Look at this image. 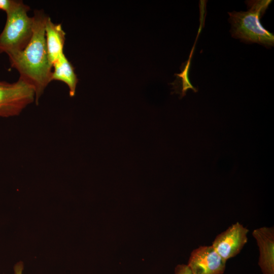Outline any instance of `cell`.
<instances>
[{"mask_svg":"<svg viewBox=\"0 0 274 274\" xmlns=\"http://www.w3.org/2000/svg\"><path fill=\"white\" fill-rule=\"evenodd\" d=\"M47 17L43 10H35L30 42L22 51L8 56L11 67L19 72L20 78L35 89L36 104L51 81L52 66L49 62L45 40Z\"/></svg>","mask_w":274,"mask_h":274,"instance_id":"6da1fadb","label":"cell"},{"mask_svg":"<svg viewBox=\"0 0 274 274\" xmlns=\"http://www.w3.org/2000/svg\"><path fill=\"white\" fill-rule=\"evenodd\" d=\"M271 2L270 0L250 1L246 2L247 11L228 12L232 36L246 43L273 46V35L265 29L260 21Z\"/></svg>","mask_w":274,"mask_h":274,"instance_id":"7a4b0ae2","label":"cell"},{"mask_svg":"<svg viewBox=\"0 0 274 274\" xmlns=\"http://www.w3.org/2000/svg\"><path fill=\"white\" fill-rule=\"evenodd\" d=\"M30 8L21 1L7 14V20L0 34V53L11 55L22 51L30 42L33 33V18L28 15Z\"/></svg>","mask_w":274,"mask_h":274,"instance_id":"3957f363","label":"cell"},{"mask_svg":"<svg viewBox=\"0 0 274 274\" xmlns=\"http://www.w3.org/2000/svg\"><path fill=\"white\" fill-rule=\"evenodd\" d=\"M36 99L33 87L19 77L14 83L0 81V117L17 116Z\"/></svg>","mask_w":274,"mask_h":274,"instance_id":"277c9868","label":"cell"},{"mask_svg":"<svg viewBox=\"0 0 274 274\" xmlns=\"http://www.w3.org/2000/svg\"><path fill=\"white\" fill-rule=\"evenodd\" d=\"M249 230L236 222L218 234L212 246L225 261L237 255L248 241Z\"/></svg>","mask_w":274,"mask_h":274,"instance_id":"5b68a950","label":"cell"},{"mask_svg":"<svg viewBox=\"0 0 274 274\" xmlns=\"http://www.w3.org/2000/svg\"><path fill=\"white\" fill-rule=\"evenodd\" d=\"M226 262L212 246H200L191 253L187 265L192 274H223Z\"/></svg>","mask_w":274,"mask_h":274,"instance_id":"8992f818","label":"cell"},{"mask_svg":"<svg viewBox=\"0 0 274 274\" xmlns=\"http://www.w3.org/2000/svg\"><path fill=\"white\" fill-rule=\"evenodd\" d=\"M252 234L259 248L258 264L263 274H274L273 227H262L254 230Z\"/></svg>","mask_w":274,"mask_h":274,"instance_id":"52a82bcc","label":"cell"},{"mask_svg":"<svg viewBox=\"0 0 274 274\" xmlns=\"http://www.w3.org/2000/svg\"><path fill=\"white\" fill-rule=\"evenodd\" d=\"M45 40L50 64L53 63L62 55L65 40V32L61 24L53 23L48 16L45 23Z\"/></svg>","mask_w":274,"mask_h":274,"instance_id":"ba28073f","label":"cell"},{"mask_svg":"<svg viewBox=\"0 0 274 274\" xmlns=\"http://www.w3.org/2000/svg\"><path fill=\"white\" fill-rule=\"evenodd\" d=\"M52 68L51 81L57 80L64 82L69 88L70 96H74L78 79L75 73L74 66L64 53L61 55L53 63Z\"/></svg>","mask_w":274,"mask_h":274,"instance_id":"9c48e42d","label":"cell"},{"mask_svg":"<svg viewBox=\"0 0 274 274\" xmlns=\"http://www.w3.org/2000/svg\"><path fill=\"white\" fill-rule=\"evenodd\" d=\"M20 2L21 1L0 0V10L7 14L16 8Z\"/></svg>","mask_w":274,"mask_h":274,"instance_id":"30bf717a","label":"cell"},{"mask_svg":"<svg viewBox=\"0 0 274 274\" xmlns=\"http://www.w3.org/2000/svg\"><path fill=\"white\" fill-rule=\"evenodd\" d=\"M174 274H192V273L187 264H180L176 266Z\"/></svg>","mask_w":274,"mask_h":274,"instance_id":"8fae6325","label":"cell"},{"mask_svg":"<svg viewBox=\"0 0 274 274\" xmlns=\"http://www.w3.org/2000/svg\"><path fill=\"white\" fill-rule=\"evenodd\" d=\"M23 263L20 261L17 263L14 267V274H22Z\"/></svg>","mask_w":274,"mask_h":274,"instance_id":"7c38bea8","label":"cell"}]
</instances>
